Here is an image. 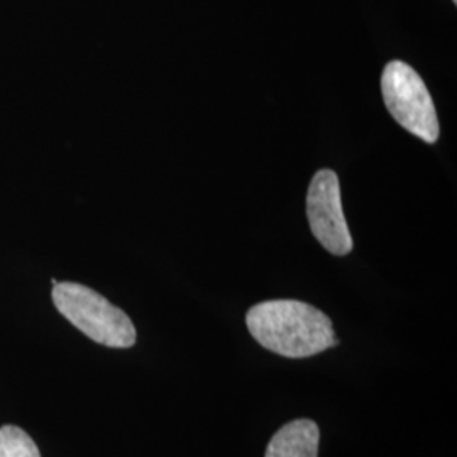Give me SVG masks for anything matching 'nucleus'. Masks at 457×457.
I'll list each match as a JSON object with an SVG mask.
<instances>
[{
	"label": "nucleus",
	"instance_id": "f257e3e1",
	"mask_svg": "<svg viewBox=\"0 0 457 457\" xmlns=\"http://www.w3.org/2000/svg\"><path fill=\"white\" fill-rule=\"evenodd\" d=\"M245 326L264 349L290 360L311 358L339 344L326 313L298 300L258 303L247 312Z\"/></svg>",
	"mask_w": 457,
	"mask_h": 457
},
{
	"label": "nucleus",
	"instance_id": "f03ea898",
	"mask_svg": "<svg viewBox=\"0 0 457 457\" xmlns=\"http://www.w3.org/2000/svg\"><path fill=\"white\" fill-rule=\"evenodd\" d=\"M53 287L56 309L87 337L115 349L136 344L137 334L131 319L107 298L80 283L63 281Z\"/></svg>",
	"mask_w": 457,
	"mask_h": 457
},
{
	"label": "nucleus",
	"instance_id": "7ed1b4c3",
	"mask_svg": "<svg viewBox=\"0 0 457 457\" xmlns=\"http://www.w3.org/2000/svg\"><path fill=\"white\" fill-rule=\"evenodd\" d=\"M381 94L393 119L410 134L434 145L441 136L437 111L422 77L405 62L393 60L381 75Z\"/></svg>",
	"mask_w": 457,
	"mask_h": 457
},
{
	"label": "nucleus",
	"instance_id": "20e7f679",
	"mask_svg": "<svg viewBox=\"0 0 457 457\" xmlns=\"http://www.w3.org/2000/svg\"><path fill=\"white\" fill-rule=\"evenodd\" d=\"M307 217L312 234L330 254L345 256L353 251V237L343 212L341 185L332 170H320L312 179Z\"/></svg>",
	"mask_w": 457,
	"mask_h": 457
},
{
	"label": "nucleus",
	"instance_id": "39448f33",
	"mask_svg": "<svg viewBox=\"0 0 457 457\" xmlns=\"http://www.w3.org/2000/svg\"><path fill=\"white\" fill-rule=\"evenodd\" d=\"M319 441V425L311 419H296L271 437L264 457H317Z\"/></svg>",
	"mask_w": 457,
	"mask_h": 457
},
{
	"label": "nucleus",
	"instance_id": "423d86ee",
	"mask_svg": "<svg viewBox=\"0 0 457 457\" xmlns=\"http://www.w3.org/2000/svg\"><path fill=\"white\" fill-rule=\"evenodd\" d=\"M0 457H41L33 439L16 425L0 428Z\"/></svg>",
	"mask_w": 457,
	"mask_h": 457
},
{
	"label": "nucleus",
	"instance_id": "0eeeda50",
	"mask_svg": "<svg viewBox=\"0 0 457 457\" xmlns=\"http://www.w3.org/2000/svg\"><path fill=\"white\" fill-rule=\"evenodd\" d=\"M453 2H454V4H456L457 0H453Z\"/></svg>",
	"mask_w": 457,
	"mask_h": 457
}]
</instances>
